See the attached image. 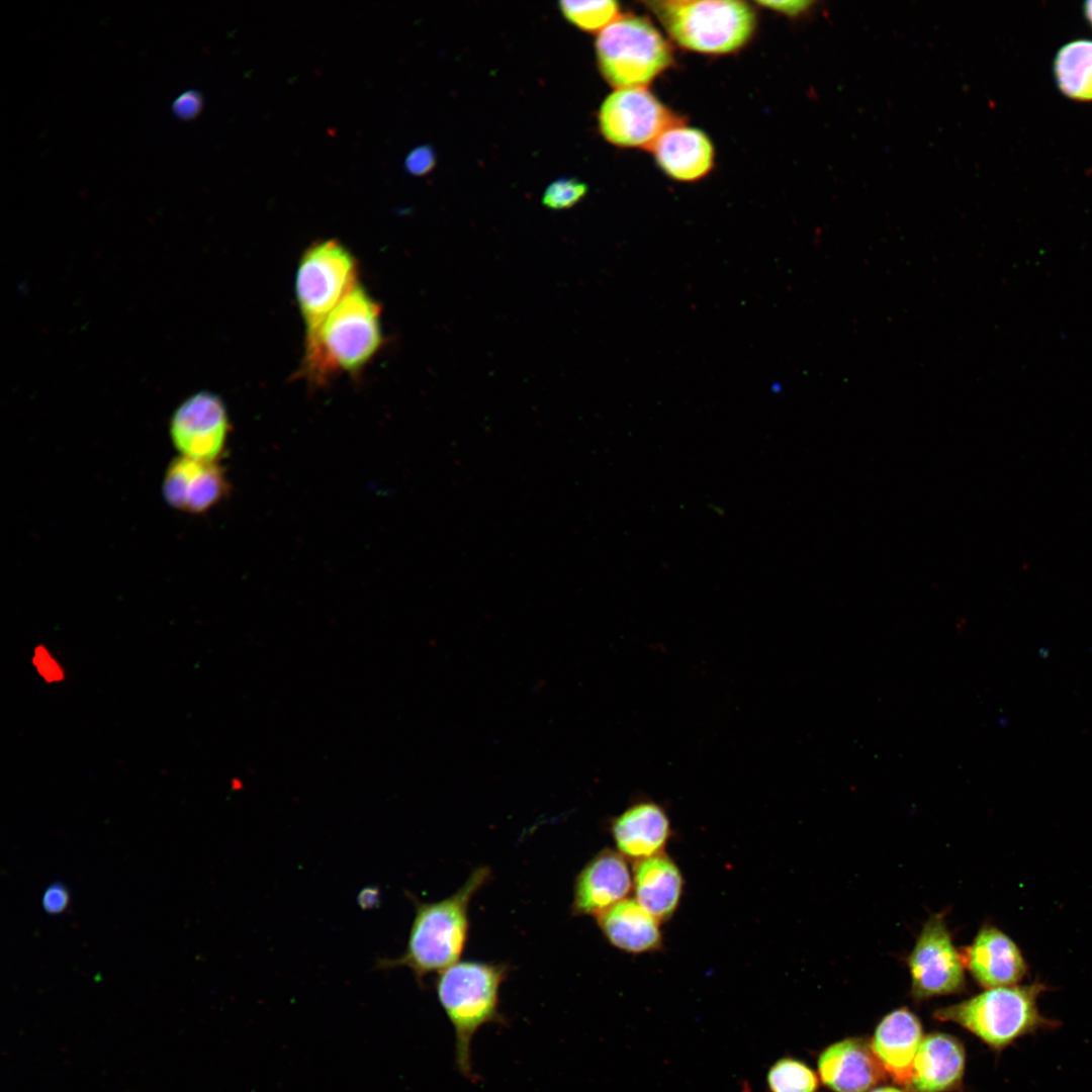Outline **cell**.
<instances>
[{
  "instance_id": "6da1fadb",
  "label": "cell",
  "mask_w": 1092,
  "mask_h": 1092,
  "mask_svg": "<svg viewBox=\"0 0 1092 1092\" xmlns=\"http://www.w3.org/2000/svg\"><path fill=\"white\" fill-rule=\"evenodd\" d=\"M380 305L358 284L305 340L302 369L308 380L323 382L332 375L354 373L366 365L382 344Z\"/></svg>"
},
{
  "instance_id": "7a4b0ae2",
  "label": "cell",
  "mask_w": 1092,
  "mask_h": 1092,
  "mask_svg": "<svg viewBox=\"0 0 1092 1092\" xmlns=\"http://www.w3.org/2000/svg\"><path fill=\"white\" fill-rule=\"evenodd\" d=\"M489 876L487 868H478L451 896L436 902H419L404 952L396 959L380 960L377 967L408 968L422 982L427 975L440 973L457 963L467 939L470 901Z\"/></svg>"
},
{
  "instance_id": "3957f363",
  "label": "cell",
  "mask_w": 1092,
  "mask_h": 1092,
  "mask_svg": "<svg viewBox=\"0 0 1092 1092\" xmlns=\"http://www.w3.org/2000/svg\"><path fill=\"white\" fill-rule=\"evenodd\" d=\"M507 974L508 967L502 964L457 962L440 972L436 981L438 1000L454 1029L456 1067L471 1081H475L472 1039L482 1026L503 1021L499 989Z\"/></svg>"
},
{
  "instance_id": "277c9868",
  "label": "cell",
  "mask_w": 1092,
  "mask_h": 1092,
  "mask_svg": "<svg viewBox=\"0 0 1092 1092\" xmlns=\"http://www.w3.org/2000/svg\"><path fill=\"white\" fill-rule=\"evenodd\" d=\"M648 6L675 42L699 53L735 52L750 39L756 24L754 10L742 1L668 0Z\"/></svg>"
},
{
  "instance_id": "5b68a950",
  "label": "cell",
  "mask_w": 1092,
  "mask_h": 1092,
  "mask_svg": "<svg viewBox=\"0 0 1092 1092\" xmlns=\"http://www.w3.org/2000/svg\"><path fill=\"white\" fill-rule=\"evenodd\" d=\"M1043 986L991 988L959 1004L935 1011V1018L952 1021L972 1031L994 1049H1003L1018 1037L1051 1024L1037 1008Z\"/></svg>"
},
{
  "instance_id": "8992f818",
  "label": "cell",
  "mask_w": 1092,
  "mask_h": 1092,
  "mask_svg": "<svg viewBox=\"0 0 1092 1092\" xmlns=\"http://www.w3.org/2000/svg\"><path fill=\"white\" fill-rule=\"evenodd\" d=\"M600 70L618 89L644 88L672 61L671 49L645 18L622 16L603 29L596 41Z\"/></svg>"
},
{
  "instance_id": "52a82bcc",
  "label": "cell",
  "mask_w": 1092,
  "mask_h": 1092,
  "mask_svg": "<svg viewBox=\"0 0 1092 1092\" xmlns=\"http://www.w3.org/2000/svg\"><path fill=\"white\" fill-rule=\"evenodd\" d=\"M358 266L352 253L334 239L313 243L300 258L295 293L311 338L326 317L358 285Z\"/></svg>"
},
{
  "instance_id": "ba28073f",
  "label": "cell",
  "mask_w": 1092,
  "mask_h": 1092,
  "mask_svg": "<svg viewBox=\"0 0 1092 1092\" xmlns=\"http://www.w3.org/2000/svg\"><path fill=\"white\" fill-rule=\"evenodd\" d=\"M678 123L681 121L644 88L617 89L599 111L602 134L619 147L651 149L665 130Z\"/></svg>"
},
{
  "instance_id": "9c48e42d",
  "label": "cell",
  "mask_w": 1092,
  "mask_h": 1092,
  "mask_svg": "<svg viewBox=\"0 0 1092 1092\" xmlns=\"http://www.w3.org/2000/svg\"><path fill=\"white\" fill-rule=\"evenodd\" d=\"M913 996L919 999L946 995L964 987V964L943 916L935 914L923 925L907 959Z\"/></svg>"
},
{
  "instance_id": "30bf717a",
  "label": "cell",
  "mask_w": 1092,
  "mask_h": 1092,
  "mask_svg": "<svg viewBox=\"0 0 1092 1092\" xmlns=\"http://www.w3.org/2000/svg\"><path fill=\"white\" fill-rule=\"evenodd\" d=\"M229 418L221 398L207 390L186 397L170 419V437L180 455L215 461L222 452L229 432Z\"/></svg>"
},
{
  "instance_id": "8fae6325",
  "label": "cell",
  "mask_w": 1092,
  "mask_h": 1092,
  "mask_svg": "<svg viewBox=\"0 0 1092 1092\" xmlns=\"http://www.w3.org/2000/svg\"><path fill=\"white\" fill-rule=\"evenodd\" d=\"M633 876L628 859L605 848L593 856L575 879L572 909L575 914L598 916L629 898Z\"/></svg>"
},
{
  "instance_id": "7c38bea8",
  "label": "cell",
  "mask_w": 1092,
  "mask_h": 1092,
  "mask_svg": "<svg viewBox=\"0 0 1092 1092\" xmlns=\"http://www.w3.org/2000/svg\"><path fill=\"white\" fill-rule=\"evenodd\" d=\"M228 483L215 461H203L180 455L173 459L164 475V499L175 510L201 514L213 508L226 493Z\"/></svg>"
},
{
  "instance_id": "4fadbf2b",
  "label": "cell",
  "mask_w": 1092,
  "mask_h": 1092,
  "mask_svg": "<svg viewBox=\"0 0 1092 1092\" xmlns=\"http://www.w3.org/2000/svg\"><path fill=\"white\" fill-rule=\"evenodd\" d=\"M610 831L617 851L633 862L664 852L672 833L665 808L647 797L631 802Z\"/></svg>"
},
{
  "instance_id": "5bb4252c",
  "label": "cell",
  "mask_w": 1092,
  "mask_h": 1092,
  "mask_svg": "<svg viewBox=\"0 0 1092 1092\" xmlns=\"http://www.w3.org/2000/svg\"><path fill=\"white\" fill-rule=\"evenodd\" d=\"M961 957L975 980L988 989L1013 986L1026 973L1025 961L1015 942L990 925L980 929Z\"/></svg>"
},
{
  "instance_id": "9a60e30c",
  "label": "cell",
  "mask_w": 1092,
  "mask_h": 1092,
  "mask_svg": "<svg viewBox=\"0 0 1092 1092\" xmlns=\"http://www.w3.org/2000/svg\"><path fill=\"white\" fill-rule=\"evenodd\" d=\"M818 1070L823 1083L835 1092H866L885 1075L871 1044L861 1038L828 1046L819 1057Z\"/></svg>"
},
{
  "instance_id": "2e32d148",
  "label": "cell",
  "mask_w": 1092,
  "mask_h": 1092,
  "mask_svg": "<svg viewBox=\"0 0 1092 1092\" xmlns=\"http://www.w3.org/2000/svg\"><path fill=\"white\" fill-rule=\"evenodd\" d=\"M634 899L661 923L676 912L682 897V873L667 853L633 862Z\"/></svg>"
},
{
  "instance_id": "e0dca14e",
  "label": "cell",
  "mask_w": 1092,
  "mask_h": 1092,
  "mask_svg": "<svg viewBox=\"0 0 1092 1092\" xmlns=\"http://www.w3.org/2000/svg\"><path fill=\"white\" fill-rule=\"evenodd\" d=\"M596 918L607 940L622 951L643 954L663 946L661 922L634 898L618 902Z\"/></svg>"
},
{
  "instance_id": "ac0fdd59",
  "label": "cell",
  "mask_w": 1092,
  "mask_h": 1092,
  "mask_svg": "<svg viewBox=\"0 0 1092 1092\" xmlns=\"http://www.w3.org/2000/svg\"><path fill=\"white\" fill-rule=\"evenodd\" d=\"M922 1038L917 1017L908 1009L900 1008L879 1023L871 1046L885 1072L896 1083L905 1086Z\"/></svg>"
},
{
  "instance_id": "d6986e66",
  "label": "cell",
  "mask_w": 1092,
  "mask_h": 1092,
  "mask_svg": "<svg viewBox=\"0 0 1092 1092\" xmlns=\"http://www.w3.org/2000/svg\"><path fill=\"white\" fill-rule=\"evenodd\" d=\"M651 150L659 167L679 181L700 179L713 166L714 148L709 138L682 123L665 130Z\"/></svg>"
},
{
  "instance_id": "ffe728a7",
  "label": "cell",
  "mask_w": 1092,
  "mask_h": 1092,
  "mask_svg": "<svg viewBox=\"0 0 1092 1092\" xmlns=\"http://www.w3.org/2000/svg\"><path fill=\"white\" fill-rule=\"evenodd\" d=\"M965 1053L953 1037L934 1033L922 1038L905 1087L910 1092H942L953 1088L964 1072Z\"/></svg>"
},
{
  "instance_id": "44dd1931",
  "label": "cell",
  "mask_w": 1092,
  "mask_h": 1092,
  "mask_svg": "<svg viewBox=\"0 0 1092 1092\" xmlns=\"http://www.w3.org/2000/svg\"><path fill=\"white\" fill-rule=\"evenodd\" d=\"M1060 90L1077 101H1092V40L1077 39L1063 46L1054 62Z\"/></svg>"
},
{
  "instance_id": "7402d4cb",
  "label": "cell",
  "mask_w": 1092,
  "mask_h": 1092,
  "mask_svg": "<svg viewBox=\"0 0 1092 1092\" xmlns=\"http://www.w3.org/2000/svg\"><path fill=\"white\" fill-rule=\"evenodd\" d=\"M559 7L569 22L584 31H602L620 17L619 5L612 0L561 1Z\"/></svg>"
},
{
  "instance_id": "603a6c76",
  "label": "cell",
  "mask_w": 1092,
  "mask_h": 1092,
  "mask_svg": "<svg viewBox=\"0 0 1092 1092\" xmlns=\"http://www.w3.org/2000/svg\"><path fill=\"white\" fill-rule=\"evenodd\" d=\"M769 1092H816V1074L803 1062L783 1058L775 1062L767 1073Z\"/></svg>"
},
{
  "instance_id": "cb8c5ba5",
  "label": "cell",
  "mask_w": 1092,
  "mask_h": 1092,
  "mask_svg": "<svg viewBox=\"0 0 1092 1092\" xmlns=\"http://www.w3.org/2000/svg\"><path fill=\"white\" fill-rule=\"evenodd\" d=\"M29 663L36 676L48 686H59L66 681L68 671L55 651L46 643L33 645L29 654Z\"/></svg>"
},
{
  "instance_id": "d4e9b609",
  "label": "cell",
  "mask_w": 1092,
  "mask_h": 1092,
  "mask_svg": "<svg viewBox=\"0 0 1092 1092\" xmlns=\"http://www.w3.org/2000/svg\"><path fill=\"white\" fill-rule=\"evenodd\" d=\"M587 185L576 178H560L552 182L544 191L542 202L553 210H562L574 206L586 194Z\"/></svg>"
},
{
  "instance_id": "484cf974",
  "label": "cell",
  "mask_w": 1092,
  "mask_h": 1092,
  "mask_svg": "<svg viewBox=\"0 0 1092 1092\" xmlns=\"http://www.w3.org/2000/svg\"><path fill=\"white\" fill-rule=\"evenodd\" d=\"M70 903V893L63 882L56 881L51 884L42 894L41 906L49 915L63 913Z\"/></svg>"
},
{
  "instance_id": "4316f807",
  "label": "cell",
  "mask_w": 1092,
  "mask_h": 1092,
  "mask_svg": "<svg viewBox=\"0 0 1092 1092\" xmlns=\"http://www.w3.org/2000/svg\"><path fill=\"white\" fill-rule=\"evenodd\" d=\"M435 164L434 150L430 146H419L407 155L404 166L412 175L423 176L428 174Z\"/></svg>"
},
{
  "instance_id": "83f0119b",
  "label": "cell",
  "mask_w": 1092,
  "mask_h": 1092,
  "mask_svg": "<svg viewBox=\"0 0 1092 1092\" xmlns=\"http://www.w3.org/2000/svg\"><path fill=\"white\" fill-rule=\"evenodd\" d=\"M781 12L790 17H801L814 9L815 1H764L759 5Z\"/></svg>"
},
{
  "instance_id": "f1b7e54d",
  "label": "cell",
  "mask_w": 1092,
  "mask_h": 1092,
  "mask_svg": "<svg viewBox=\"0 0 1092 1092\" xmlns=\"http://www.w3.org/2000/svg\"><path fill=\"white\" fill-rule=\"evenodd\" d=\"M201 97L195 91L185 92L174 103L175 113L182 118H192L201 109Z\"/></svg>"
},
{
  "instance_id": "f546056e",
  "label": "cell",
  "mask_w": 1092,
  "mask_h": 1092,
  "mask_svg": "<svg viewBox=\"0 0 1092 1092\" xmlns=\"http://www.w3.org/2000/svg\"><path fill=\"white\" fill-rule=\"evenodd\" d=\"M1084 13H1085V16H1086L1087 20L1089 21V23L1092 26V1H1087L1084 4Z\"/></svg>"
},
{
  "instance_id": "4dcf8cb0",
  "label": "cell",
  "mask_w": 1092,
  "mask_h": 1092,
  "mask_svg": "<svg viewBox=\"0 0 1092 1092\" xmlns=\"http://www.w3.org/2000/svg\"><path fill=\"white\" fill-rule=\"evenodd\" d=\"M871 1092H903V1091H901V1090H899L897 1088H893V1087H883V1088L875 1089V1090H873Z\"/></svg>"
}]
</instances>
